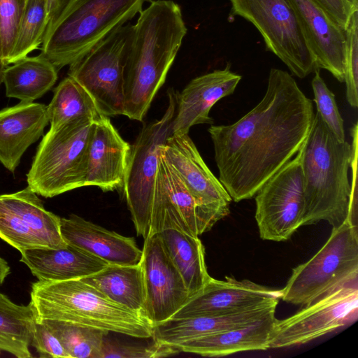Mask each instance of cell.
<instances>
[{"label":"cell","instance_id":"1","mask_svg":"<svg viewBox=\"0 0 358 358\" xmlns=\"http://www.w3.org/2000/svg\"><path fill=\"white\" fill-rule=\"evenodd\" d=\"M314 114L312 101L293 77L272 68L257 106L231 124L208 128L219 180L233 201L255 196L298 153Z\"/></svg>","mask_w":358,"mask_h":358},{"label":"cell","instance_id":"2","mask_svg":"<svg viewBox=\"0 0 358 358\" xmlns=\"http://www.w3.org/2000/svg\"><path fill=\"white\" fill-rule=\"evenodd\" d=\"M187 31L180 7L171 0L152 1L139 13L124 68V115L143 121Z\"/></svg>","mask_w":358,"mask_h":358},{"label":"cell","instance_id":"3","mask_svg":"<svg viewBox=\"0 0 358 358\" xmlns=\"http://www.w3.org/2000/svg\"><path fill=\"white\" fill-rule=\"evenodd\" d=\"M298 154L303 179L302 226L322 220L332 228L341 226L348 214L351 145L339 140L316 112Z\"/></svg>","mask_w":358,"mask_h":358},{"label":"cell","instance_id":"4","mask_svg":"<svg viewBox=\"0 0 358 358\" xmlns=\"http://www.w3.org/2000/svg\"><path fill=\"white\" fill-rule=\"evenodd\" d=\"M36 320H55L140 338L152 336L145 317L108 299L80 279L32 283Z\"/></svg>","mask_w":358,"mask_h":358},{"label":"cell","instance_id":"5","mask_svg":"<svg viewBox=\"0 0 358 358\" xmlns=\"http://www.w3.org/2000/svg\"><path fill=\"white\" fill-rule=\"evenodd\" d=\"M152 0H66L50 21L41 55L57 69L74 63Z\"/></svg>","mask_w":358,"mask_h":358},{"label":"cell","instance_id":"6","mask_svg":"<svg viewBox=\"0 0 358 358\" xmlns=\"http://www.w3.org/2000/svg\"><path fill=\"white\" fill-rule=\"evenodd\" d=\"M94 122L81 118L50 128L27 174L32 191L51 198L85 186L87 149Z\"/></svg>","mask_w":358,"mask_h":358},{"label":"cell","instance_id":"7","mask_svg":"<svg viewBox=\"0 0 358 358\" xmlns=\"http://www.w3.org/2000/svg\"><path fill=\"white\" fill-rule=\"evenodd\" d=\"M353 283H358V227L345 221L332 228L315 255L293 268L280 299L305 306Z\"/></svg>","mask_w":358,"mask_h":358},{"label":"cell","instance_id":"8","mask_svg":"<svg viewBox=\"0 0 358 358\" xmlns=\"http://www.w3.org/2000/svg\"><path fill=\"white\" fill-rule=\"evenodd\" d=\"M177 94L167 91L168 106L163 116L145 124L131 146L122 187L136 233L145 239L150 231L152 201L159 150L172 134Z\"/></svg>","mask_w":358,"mask_h":358},{"label":"cell","instance_id":"9","mask_svg":"<svg viewBox=\"0 0 358 358\" xmlns=\"http://www.w3.org/2000/svg\"><path fill=\"white\" fill-rule=\"evenodd\" d=\"M229 1L231 15L251 22L293 75L303 78L317 69L292 0Z\"/></svg>","mask_w":358,"mask_h":358},{"label":"cell","instance_id":"10","mask_svg":"<svg viewBox=\"0 0 358 358\" xmlns=\"http://www.w3.org/2000/svg\"><path fill=\"white\" fill-rule=\"evenodd\" d=\"M133 31L130 23L117 28L69 65L68 76L86 90L102 115H124V68Z\"/></svg>","mask_w":358,"mask_h":358},{"label":"cell","instance_id":"11","mask_svg":"<svg viewBox=\"0 0 358 358\" xmlns=\"http://www.w3.org/2000/svg\"><path fill=\"white\" fill-rule=\"evenodd\" d=\"M159 152L195 201L199 236L229 214L231 196L206 164L188 134H171Z\"/></svg>","mask_w":358,"mask_h":358},{"label":"cell","instance_id":"12","mask_svg":"<svg viewBox=\"0 0 358 358\" xmlns=\"http://www.w3.org/2000/svg\"><path fill=\"white\" fill-rule=\"evenodd\" d=\"M255 220L262 239L287 240L302 226L303 179L299 155L287 162L257 191Z\"/></svg>","mask_w":358,"mask_h":358},{"label":"cell","instance_id":"13","mask_svg":"<svg viewBox=\"0 0 358 358\" xmlns=\"http://www.w3.org/2000/svg\"><path fill=\"white\" fill-rule=\"evenodd\" d=\"M358 317V283H353L303 306L293 315L278 320L271 336L270 348L301 345L340 327Z\"/></svg>","mask_w":358,"mask_h":358},{"label":"cell","instance_id":"14","mask_svg":"<svg viewBox=\"0 0 358 358\" xmlns=\"http://www.w3.org/2000/svg\"><path fill=\"white\" fill-rule=\"evenodd\" d=\"M29 187L0 195V238L20 252L33 248H60L59 216L47 210Z\"/></svg>","mask_w":358,"mask_h":358},{"label":"cell","instance_id":"15","mask_svg":"<svg viewBox=\"0 0 358 358\" xmlns=\"http://www.w3.org/2000/svg\"><path fill=\"white\" fill-rule=\"evenodd\" d=\"M144 241L140 263L145 292V317L154 326L170 319L189 294L160 235L149 234Z\"/></svg>","mask_w":358,"mask_h":358},{"label":"cell","instance_id":"16","mask_svg":"<svg viewBox=\"0 0 358 358\" xmlns=\"http://www.w3.org/2000/svg\"><path fill=\"white\" fill-rule=\"evenodd\" d=\"M281 289H273L249 280L212 277L203 288L190 296L171 318L238 311L272 301H279Z\"/></svg>","mask_w":358,"mask_h":358},{"label":"cell","instance_id":"17","mask_svg":"<svg viewBox=\"0 0 358 358\" xmlns=\"http://www.w3.org/2000/svg\"><path fill=\"white\" fill-rule=\"evenodd\" d=\"M131 145L120 135L109 117L101 115L94 122L90 138L85 186L103 192L122 189Z\"/></svg>","mask_w":358,"mask_h":358},{"label":"cell","instance_id":"18","mask_svg":"<svg viewBox=\"0 0 358 358\" xmlns=\"http://www.w3.org/2000/svg\"><path fill=\"white\" fill-rule=\"evenodd\" d=\"M241 76L232 72L230 65L192 79L177 94V106L172 122V134H188L192 126L213 124L209 113L221 99L234 93Z\"/></svg>","mask_w":358,"mask_h":358},{"label":"cell","instance_id":"19","mask_svg":"<svg viewBox=\"0 0 358 358\" xmlns=\"http://www.w3.org/2000/svg\"><path fill=\"white\" fill-rule=\"evenodd\" d=\"M317 69L344 82L345 30L313 0H292Z\"/></svg>","mask_w":358,"mask_h":358},{"label":"cell","instance_id":"20","mask_svg":"<svg viewBox=\"0 0 358 358\" xmlns=\"http://www.w3.org/2000/svg\"><path fill=\"white\" fill-rule=\"evenodd\" d=\"M166 229L199 236L195 201L159 152L149 234Z\"/></svg>","mask_w":358,"mask_h":358},{"label":"cell","instance_id":"21","mask_svg":"<svg viewBox=\"0 0 358 358\" xmlns=\"http://www.w3.org/2000/svg\"><path fill=\"white\" fill-rule=\"evenodd\" d=\"M60 230L67 244L108 264L129 266L141 262L143 251L133 238L108 230L76 215L61 218Z\"/></svg>","mask_w":358,"mask_h":358},{"label":"cell","instance_id":"22","mask_svg":"<svg viewBox=\"0 0 358 358\" xmlns=\"http://www.w3.org/2000/svg\"><path fill=\"white\" fill-rule=\"evenodd\" d=\"M278 301L249 309L185 318H170L153 326L152 339L159 343L177 347L200 337L241 326L275 310Z\"/></svg>","mask_w":358,"mask_h":358},{"label":"cell","instance_id":"23","mask_svg":"<svg viewBox=\"0 0 358 358\" xmlns=\"http://www.w3.org/2000/svg\"><path fill=\"white\" fill-rule=\"evenodd\" d=\"M47 106L20 101L0 110V162L13 172L27 149L43 135L48 124Z\"/></svg>","mask_w":358,"mask_h":358},{"label":"cell","instance_id":"24","mask_svg":"<svg viewBox=\"0 0 358 358\" xmlns=\"http://www.w3.org/2000/svg\"><path fill=\"white\" fill-rule=\"evenodd\" d=\"M275 310L241 326L183 343L180 352L204 357H222L237 352L269 349L271 336L278 319Z\"/></svg>","mask_w":358,"mask_h":358},{"label":"cell","instance_id":"25","mask_svg":"<svg viewBox=\"0 0 358 358\" xmlns=\"http://www.w3.org/2000/svg\"><path fill=\"white\" fill-rule=\"evenodd\" d=\"M24 263L38 280L80 279L108 265L107 262L67 244L60 248H33L20 252Z\"/></svg>","mask_w":358,"mask_h":358},{"label":"cell","instance_id":"26","mask_svg":"<svg viewBox=\"0 0 358 358\" xmlns=\"http://www.w3.org/2000/svg\"><path fill=\"white\" fill-rule=\"evenodd\" d=\"M80 280L111 301L145 317V292L141 263L129 266L108 264Z\"/></svg>","mask_w":358,"mask_h":358},{"label":"cell","instance_id":"27","mask_svg":"<svg viewBox=\"0 0 358 358\" xmlns=\"http://www.w3.org/2000/svg\"><path fill=\"white\" fill-rule=\"evenodd\" d=\"M57 72L42 55L27 56L6 67L3 76L6 95L20 101L34 102L53 87Z\"/></svg>","mask_w":358,"mask_h":358},{"label":"cell","instance_id":"28","mask_svg":"<svg viewBox=\"0 0 358 358\" xmlns=\"http://www.w3.org/2000/svg\"><path fill=\"white\" fill-rule=\"evenodd\" d=\"M174 265L182 275L189 297L211 278L205 262V248L199 238L186 232L166 229L158 233Z\"/></svg>","mask_w":358,"mask_h":358},{"label":"cell","instance_id":"29","mask_svg":"<svg viewBox=\"0 0 358 358\" xmlns=\"http://www.w3.org/2000/svg\"><path fill=\"white\" fill-rule=\"evenodd\" d=\"M36 317L31 305H17L0 292V350L29 358Z\"/></svg>","mask_w":358,"mask_h":358},{"label":"cell","instance_id":"30","mask_svg":"<svg viewBox=\"0 0 358 358\" xmlns=\"http://www.w3.org/2000/svg\"><path fill=\"white\" fill-rule=\"evenodd\" d=\"M53 92L46 108L51 128L81 118L96 121L102 115L90 94L69 76L59 83Z\"/></svg>","mask_w":358,"mask_h":358},{"label":"cell","instance_id":"31","mask_svg":"<svg viewBox=\"0 0 358 358\" xmlns=\"http://www.w3.org/2000/svg\"><path fill=\"white\" fill-rule=\"evenodd\" d=\"M59 340L69 358H101V348L108 331L71 322L43 320Z\"/></svg>","mask_w":358,"mask_h":358},{"label":"cell","instance_id":"32","mask_svg":"<svg viewBox=\"0 0 358 358\" xmlns=\"http://www.w3.org/2000/svg\"><path fill=\"white\" fill-rule=\"evenodd\" d=\"M49 20L46 0H28L8 65L28 56L42 44Z\"/></svg>","mask_w":358,"mask_h":358},{"label":"cell","instance_id":"33","mask_svg":"<svg viewBox=\"0 0 358 358\" xmlns=\"http://www.w3.org/2000/svg\"><path fill=\"white\" fill-rule=\"evenodd\" d=\"M311 82L317 112L329 129L341 141H345L344 122L338 110L334 94L328 88L321 77L319 69L314 71Z\"/></svg>","mask_w":358,"mask_h":358},{"label":"cell","instance_id":"34","mask_svg":"<svg viewBox=\"0 0 358 358\" xmlns=\"http://www.w3.org/2000/svg\"><path fill=\"white\" fill-rule=\"evenodd\" d=\"M344 82L346 99L350 106H358V10L352 12L345 29Z\"/></svg>","mask_w":358,"mask_h":358},{"label":"cell","instance_id":"35","mask_svg":"<svg viewBox=\"0 0 358 358\" xmlns=\"http://www.w3.org/2000/svg\"><path fill=\"white\" fill-rule=\"evenodd\" d=\"M28 0H0V61L8 66Z\"/></svg>","mask_w":358,"mask_h":358},{"label":"cell","instance_id":"36","mask_svg":"<svg viewBox=\"0 0 358 358\" xmlns=\"http://www.w3.org/2000/svg\"><path fill=\"white\" fill-rule=\"evenodd\" d=\"M180 352L178 348L166 344L153 342L149 345L124 344L104 338L101 358H157L169 357Z\"/></svg>","mask_w":358,"mask_h":358},{"label":"cell","instance_id":"37","mask_svg":"<svg viewBox=\"0 0 358 358\" xmlns=\"http://www.w3.org/2000/svg\"><path fill=\"white\" fill-rule=\"evenodd\" d=\"M31 345L40 357L69 358L58 338L41 322L36 320Z\"/></svg>","mask_w":358,"mask_h":358},{"label":"cell","instance_id":"38","mask_svg":"<svg viewBox=\"0 0 358 358\" xmlns=\"http://www.w3.org/2000/svg\"><path fill=\"white\" fill-rule=\"evenodd\" d=\"M352 137L351 145V169L350 197L349 201L348 214L346 221L352 225L358 227L357 224V141L358 124L355 122L350 129Z\"/></svg>","mask_w":358,"mask_h":358},{"label":"cell","instance_id":"39","mask_svg":"<svg viewBox=\"0 0 358 358\" xmlns=\"http://www.w3.org/2000/svg\"><path fill=\"white\" fill-rule=\"evenodd\" d=\"M322 8L344 30L354 9L348 0H313Z\"/></svg>","mask_w":358,"mask_h":358},{"label":"cell","instance_id":"40","mask_svg":"<svg viewBox=\"0 0 358 358\" xmlns=\"http://www.w3.org/2000/svg\"><path fill=\"white\" fill-rule=\"evenodd\" d=\"M61 7V0H46V9L49 22L59 11Z\"/></svg>","mask_w":358,"mask_h":358},{"label":"cell","instance_id":"41","mask_svg":"<svg viewBox=\"0 0 358 358\" xmlns=\"http://www.w3.org/2000/svg\"><path fill=\"white\" fill-rule=\"evenodd\" d=\"M10 273V268L8 262L0 256V286L3 283Z\"/></svg>","mask_w":358,"mask_h":358},{"label":"cell","instance_id":"42","mask_svg":"<svg viewBox=\"0 0 358 358\" xmlns=\"http://www.w3.org/2000/svg\"><path fill=\"white\" fill-rule=\"evenodd\" d=\"M7 66L0 61V85L3 83V71Z\"/></svg>","mask_w":358,"mask_h":358},{"label":"cell","instance_id":"43","mask_svg":"<svg viewBox=\"0 0 358 358\" xmlns=\"http://www.w3.org/2000/svg\"><path fill=\"white\" fill-rule=\"evenodd\" d=\"M348 1L354 9H358V0H348Z\"/></svg>","mask_w":358,"mask_h":358},{"label":"cell","instance_id":"44","mask_svg":"<svg viewBox=\"0 0 358 358\" xmlns=\"http://www.w3.org/2000/svg\"><path fill=\"white\" fill-rule=\"evenodd\" d=\"M62 1V6H63V4L66 1V0H61ZM62 8V7H61Z\"/></svg>","mask_w":358,"mask_h":358}]
</instances>
